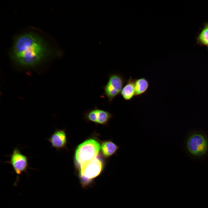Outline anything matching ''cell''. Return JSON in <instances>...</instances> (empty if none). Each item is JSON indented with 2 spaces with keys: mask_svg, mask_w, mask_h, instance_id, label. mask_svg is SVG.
<instances>
[{
  "mask_svg": "<svg viewBox=\"0 0 208 208\" xmlns=\"http://www.w3.org/2000/svg\"><path fill=\"white\" fill-rule=\"evenodd\" d=\"M41 36L33 32L22 33L15 37L11 56L14 62L24 67L41 63L50 55L51 49Z\"/></svg>",
  "mask_w": 208,
  "mask_h": 208,
  "instance_id": "obj_1",
  "label": "cell"
},
{
  "mask_svg": "<svg viewBox=\"0 0 208 208\" xmlns=\"http://www.w3.org/2000/svg\"><path fill=\"white\" fill-rule=\"evenodd\" d=\"M103 164L101 160L97 157L79 166L78 175L81 185L86 187L101 173Z\"/></svg>",
  "mask_w": 208,
  "mask_h": 208,
  "instance_id": "obj_2",
  "label": "cell"
},
{
  "mask_svg": "<svg viewBox=\"0 0 208 208\" xmlns=\"http://www.w3.org/2000/svg\"><path fill=\"white\" fill-rule=\"evenodd\" d=\"M101 149V146L96 140H87L80 144L75 152V158L80 166L96 157Z\"/></svg>",
  "mask_w": 208,
  "mask_h": 208,
  "instance_id": "obj_3",
  "label": "cell"
},
{
  "mask_svg": "<svg viewBox=\"0 0 208 208\" xmlns=\"http://www.w3.org/2000/svg\"><path fill=\"white\" fill-rule=\"evenodd\" d=\"M126 81L120 73H113L109 75L107 83L102 88L103 94L107 97L109 104H111L114 99L120 94Z\"/></svg>",
  "mask_w": 208,
  "mask_h": 208,
  "instance_id": "obj_4",
  "label": "cell"
},
{
  "mask_svg": "<svg viewBox=\"0 0 208 208\" xmlns=\"http://www.w3.org/2000/svg\"><path fill=\"white\" fill-rule=\"evenodd\" d=\"M187 148L192 155L200 156L205 155L208 150V141L202 134L196 133L191 135L186 143Z\"/></svg>",
  "mask_w": 208,
  "mask_h": 208,
  "instance_id": "obj_5",
  "label": "cell"
},
{
  "mask_svg": "<svg viewBox=\"0 0 208 208\" xmlns=\"http://www.w3.org/2000/svg\"><path fill=\"white\" fill-rule=\"evenodd\" d=\"M10 160L5 162L10 164L16 174V182L19 176L23 172L27 173L29 168L28 157L22 154L16 147L14 148L10 155Z\"/></svg>",
  "mask_w": 208,
  "mask_h": 208,
  "instance_id": "obj_6",
  "label": "cell"
},
{
  "mask_svg": "<svg viewBox=\"0 0 208 208\" xmlns=\"http://www.w3.org/2000/svg\"><path fill=\"white\" fill-rule=\"evenodd\" d=\"M113 114L107 111L100 109L96 106L84 113L85 119L88 121L103 125L107 124Z\"/></svg>",
  "mask_w": 208,
  "mask_h": 208,
  "instance_id": "obj_7",
  "label": "cell"
},
{
  "mask_svg": "<svg viewBox=\"0 0 208 208\" xmlns=\"http://www.w3.org/2000/svg\"><path fill=\"white\" fill-rule=\"evenodd\" d=\"M47 140L51 144V147L57 151L66 148L67 140L64 129H56Z\"/></svg>",
  "mask_w": 208,
  "mask_h": 208,
  "instance_id": "obj_8",
  "label": "cell"
},
{
  "mask_svg": "<svg viewBox=\"0 0 208 208\" xmlns=\"http://www.w3.org/2000/svg\"><path fill=\"white\" fill-rule=\"evenodd\" d=\"M134 79L130 77L121 90L120 95L125 101H130L135 96Z\"/></svg>",
  "mask_w": 208,
  "mask_h": 208,
  "instance_id": "obj_9",
  "label": "cell"
},
{
  "mask_svg": "<svg viewBox=\"0 0 208 208\" xmlns=\"http://www.w3.org/2000/svg\"><path fill=\"white\" fill-rule=\"evenodd\" d=\"M119 148L118 146L111 140L103 142L101 146V153L106 157H109L115 154Z\"/></svg>",
  "mask_w": 208,
  "mask_h": 208,
  "instance_id": "obj_10",
  "label": "cell"
},
{
  "mask_svg": "<svg viewBox=\"0 0 208 208\" xmlns=\"http://www.w3.org/2000/svg\"><path fill=\"white\" fill-rule=\"evenodd\" d=\"M135 96H139L145 93L149 86L148 80L144 77L134 79Z\"/></svg>",
  "mask_w": 208,
  "mask_h": 208,
  "instance_id": "obj_11",
  "label": "cell"
},
{
  "mask_svg": "<svg viewBox=\"0 0 208 208\" xmlns=\"http://www.w3.org/2000/svg\"><path fill=\"white\" fill-rule=\"evenodd\" d=\"M198 45L206 47L208 50V23L205 22L196 38Z\"/></svg>",
  "mask_w": 208,
  "mask_h": 208,
  "instance_id": "obj_12",
  "label": "cell"
}]
</instances>
